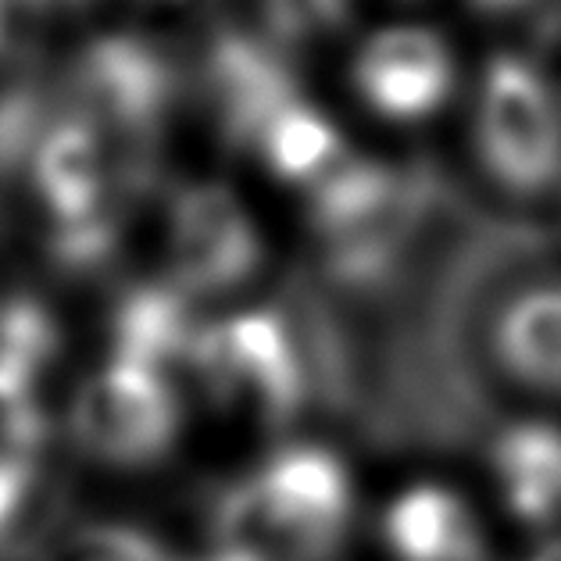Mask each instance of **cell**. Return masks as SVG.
Instances as JSON below:
<instances>
[{
  "mask_svg": "<svg viewBox=\"0 0 561 561\" xmlns=\"http://www.w3.org/2000/svg\"><path fill=\"white\" fill-rule=\"evenodd\" d=\"M526 561H561V540H551V543H543L537 554L526 558Z\"/></svg>",
  "mask_w": 561,
  "mask_h": 561,
  "instance_id": "ffe728a7",
  "label": "cell"
},
{
  "mask_svg": "<svg viewBox=\"0 0 561 561\" xmlns=\"http://www.w3.org/2000/svg\"><path fill=\"white\" fill-rule=\"evenodd\" d=\"M268 33L283 44H314L351 19V0H262Z\"/></svg>",
  "mask_w": 561,
  "mask_h": 561,
  "instance_id": "2e32d148",
  "label": "cell"
},
{
  "mask_svg": "<svg viewBox=\"0 0 561 561\" xmlns=\"http://www.w3.org/2000/svg\"><path fill=\"white\" fill-rule=\"evenodd\" d=\"M186 368L211 404L251 415L265 430H290L325 382L311 322L276 305L204 322Z\"/></svg>",
  "mask_w": 561,
  "mask_h": 561,
  "instance_id": "7a4b0ae2",
  "label": "cell"
},
{
  "mask_svg": "<svg viewBox=\"0 0 561 561\" xmlns=\"http://www.w3.org/2000/svg\"><path fill=\"white\" fill-rule=\"evenodd\" d=\"M490 472L504 508L523 526L561 523V426L547 419L508 422L490 440Z\"/></svg>",
  "mask_w": 561,
  "mask_h": 561,
  "instance_id": "8fae6325",
  "label": "cell"
},
{
  "mask_svg": "<svg viewBox=\"0 0 561 561\" xmlns=\"http://www.w3.org/2000/svg\"><path fill=\"white\" fill-rule=\"evenodd\" d=\"M476 150L486 175L515 197H540L561 183V98L540 65L494 54L479 76Z\"/></svg>",
  "mask_w": 561,
  "mask_h": 561,
  "instance_id": "3957f363",
  "label": "cell"
},
{
  "mask_svg": "<svg viewBox=\"0 0 561 561\" xmlns=\"http://www.w3.org/2000/svg\"><path fill=\"white\" fill-rule=\"evenodd\" d=\"M201 325L197 300L172 279L136 283L112 311V358L169 373L172 365H186Z\"/></svg>",
  "mask_w": 561,
  "mask_h": 561,
  "instance_id": "7c38bea8",
  "label": "cell"
},
{
  "mask_svg": "<svg viewBox=\"0 0 561 561\" xmlns=\"http://www.w3.org/2000/svg\"><path fill=\"white\" fill-rule=\"evenodd\" d=\"M265 265L254 215L222 183H190L169 208V279L194 300L243 290Z\"/></svg>",
  "mask_w": 561,
  "mask_h": 561,
  "instance_id": "8992f818",
  "label": "cell"
},
{
  "mask_svg": "<svg viewBox=\"0 0 561 561\" xmlns=\"http://www.w3.org/2000/svg\"><path fill=\"white\" fill-rule=\"evenodd\" d=\"M393 561H486V533L472 504L444 483H412L379 518Z\"/></svg>",
  "mask_w": 561,
  "mask_h": 561,
  "instance_id": "9c48e42d",
  "label": "cell"
},
{
  "mask_svg": "<svg viewBox=\"0 0 561 561\" xmlns=\"http://www.w3.org/2000/svg\"><path fill=\"white\" fill-rule=\"evenodd\" d=\"M211 72L218 101H222V118L251 144L268 126L272 115H279L286 104L297 101V90L276 58H268L248 39H226L215 54Z\"/></svg>",
  "mask_w": 561,
  "mask_h": 561,
  "instance_id": "4fadbf2b",
  "label": "cell"
},
{
  "mask_svg": "<svg viewBox=\"0 0 561 561\" xmlns=\"http://www.w3.org/2000/svg\"><path fill=\"white\" fill-rule=\"evenodd\" d=\"M47 440V419L39 397L0 382V461H39Z\"/></svg>",
  "mask_w": 561,
  "mask_h": 561,
  "instance_id": "e0dca14e",
  "label": "cell"
},
{
  "mask_svg": "<svg viewBox=\"0 0 561 561\" xmlns=\"http://www.w3.org/2000/svg\"><path fill=\"white\" fill-rule=\"evenodd\" d=\"M68 436L107 469H150L180 444L183 397L158 368L112 358L76 390Z\"/></svg>",
  "mask_w": 561,
  "mask_h": 561,
  "instance_id": "277c9868",
  "label": "cell"
},
{
  "mask_svg": "<svg viewBox=\"0 0 561 561\" xmlns=\"http://www.w3.org/2000/svg\"><path fill=\"white\" fill-rule=\"evenodd\" d=\"M358 508L347 461L333 447L290 440L208 501V537L262 561H336Z\"/></svg>",
  "mask_w": 561,
  "mask_h": 561,
  "instance_id": "6da1fadb",
  "label": "cell"
},
{
  "mask_svg": "<svg viewBox=\"0 0 561 561\" xmlns=\"http://www.w3.org/2000/svg\"><path fill=\"white\" fill-rule=\"evenodd\" d=\"M58 351L50 314L33 300H11L0 308V382L36 393V382Z\"/></svg>",
  "mask_w": 561,
  "mask_h": 561,
  "instance_id": "9a60e30c",
  "label": "cell"
},
{
  "mask_svg": "<svg viewBox=\"0 0 561 561\" xmlns=\"http://www.w3.org/2000/svg\"><path fill=\"white\" fill-rule=\"evenodd\" d=\"M490 358L508 382L561 397V283L515 290L490 322Z\"/></svg>",
  "mask_w": 561,
  "mask_h": 561,
  "instance_id": "30bf717a",
  "label": "cell"
},
{
  "mask_svg": "<svg viewBox=\"0 0 561 561\" xmlns=\"http://www.w3.org/2000/svg\"><path fill=\"white\" fill-rule=\"evenodd\" d=\"M36 190L58 222V251L87 268L115 243V175L104 133L90 118H65L36 144Z\"/></svg>",
  "mask_w": 561,
  "mask_h": 561,
  "instance_id": "5b68a950",
  "label": "cell"
},
{
  "mask_svg": "<svg viewBox=\"0 0 561 561\" xmlns=\"http://www.w3.org/2000/svg\"><path fill=\"white\" fill-rule=\"evenodd\" d=\"M76 90L93 126L140 133L169 104V65L133 36H112L93 44L76 72Z\"/></svg>",
  "mask_w": 561,
  "mask_h": 561,
  "instance_id": "ba28073f",
  "label": "cell"
},
{
  "mask_svg": "<svg viewBox=\"0 0 561 561\" xmlns=\"http://www.w3.org/2000/svg\"><path fill=\"white\" fill-rule=\"evenodd\" d=\"M254 147L272 175L308 190L344 158V144H340L336 126L319 107L305 104L300 98L268 118V126L257 133Z\"/></svg>",
  "mask_w": 561,
  "mask_h": 561,
  "instance_id": "5bb4252c",
  "label": "cell"
},
{
  "mask_svg": "<svg viewBox=\"0 0 561 561\" xmlns=\"http://www.w3.org/2000/svg\"><path fill=\"white\" fill-rule=\"evenodd\" d=\"M33 8H72V4H83V0H25Z\"/></svg>",
  "mask_w": 561,
  "mask_h": 561,
  "instance_id": "44dd1931",
  "label": "cell"
},
{
  "mask_svg": "<svg viewBox=\"0 0 561 561\" xmlns=\"http://www.w3.org/2000/svg\"><path fill=\"white\" fill-rule=\"evenodd\" d=\"M479 11H490V15H512V11L529 8L533 0H472Z\"/></svg>",
  "mask_w": 561,
  "mask_h": 561,
  "instance_id": "d6986e66",
  "label": "cell"
},
{
  "mask_svg": "<svg viewBox=\"0 0 561 561\" xmlns=\"http://www.w3.org/2000/svg\"><path fill=\"white\" fill-rule=\"evenodd\" d=\"M39 461H0V543L19 529L36 497Z\"/></svg>",
  "mask_w": 561,
  "mask_h": 561,
  "instance_id": "ac0fdd59",
  "label": "cell"
},
{
  "mask_svg": "<svg viewBox=\"0 0 561 561\" xmlns=\"http://www.w3.org/2000/svg\"><path fill=\"white\" fill-rule=\"evenodd\" d=\"M358 98L390 122L436 115L455 90V54L447 39L419 22L382 25L351 61Z\"/></svg>",
  "mask_w": 561,
  "mask_h": 561,
  "instance_id": "52a82bcc",
  "label": "cell"
}]
</instances>
